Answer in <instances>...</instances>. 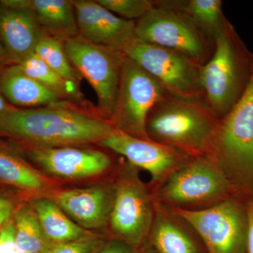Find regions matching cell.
I'll return each mask as SVG.
<instances>
[{"label":"cell","mask_w":253,"mask_h":253,"mask_svg":"<svg viewBox=\"0 0 253 253\" xmlns=\"http://www.w3.org/2000/svg\"><path fill=\"white\" fill-rule=\"evenodd\" d=\"M163 2L185 14L214 40L227 21L223 14L221 0H163Z\"/></svg>","instance_id":"cell-21"},{"label":"cell","mask_w":253,"mask_h":253,"mask_svg":"<svg viewBox=\"0 0 253 253\" xmlns=\"http://www.w3.org/2000/svg\"><path fill=\"white\" fill-rule=\"evenodd\" d=\"M138 253H157L154 251V249L150 246L149 243H145L143 246H141L139 249Z\"/></svg>","instance_id":"cell-34"},{"label":"cell","mask_w":253,"mask_h":253,"mask_svg":"<svg viewBox=\"0 0 253 253\" xmlns=\"http://www.w3.org/2000/svg\"><path fill=\"white\" fill-rule=\"evenodd\" d=\"M72 1L79 36L86 41L123 51L136 39V21L118 17L97 1Z\"/></svg>","instance_id":"cell-13"},{"label":"cell","mask_w":253,"mask_h":253,"mask_svg":"<svg viewBox=\"0 0 253 253\" xmlns=\"http://www.w3.org/2000/svg\"><path fill=\"white\" fill-rule=\"evenodd\" d=\"M206 156L220 168L236 196L253 197V63L247 89L218 121Z\"/></svg>","instance_id":"cell-3"},{"label":"cell","mask_w":253,"mask_h":253,"mask_svg":"<svg viewBox=\"0 0 253 253\" xmlns=\"http://www.w3.org/2000/svg\"><path fill=\"white\" fill-rule=\"evenodd\" d=\"M35 53L61 77L79 85L83 78L68 59L62 42L44 33Z\"/></svg>","instance_id":"cell-24"},{"label":"cell","mask_w":253,"mask_h":253,"mask_svg":"<svg viewBox=\"0 0 253 253\" xmlns=\"http://www.w3.org/2000/svg\"><path fill=\"white\" fill-rule=\"evenodd\" d=\"M18 65L26 75L57 94L63 101L78 103L83 100L79 85L61 77L36 53Z\"/></svg>","instance_id":"cell-22"},{"label":"cell","mask_w":253,"mask_h":253,"mask_svg":"<svg viewBox=\"0 0 253 253\" xmlns=\"http://www.w3.org/2000/svg\"><path fill=\"white\" fill-rule=\"evenodd\" d=\"M28 156L44 170L66 179L97 176L113 167V160L104 151L73 146L30 147Z\"/></svg>","instance_id":"cell-14"},{"label":"cell","mask_w":253,"mask_h":253,"mask_svg":"<svg viewBox=\"0 0 253 253\" xmlns=\"http://www.w3.org/2000/svg\"><path fill=\"white\" fill-rule=\"evenodd\" d=\"M245 201L247 211L248 230L244 253H253V197L248 198Z\"/></svg>","instance_id":"cell-30"},{"label":"cell","mask_w":253,"mask_h":253,"mask_svg":"<svg viewBox=\"0 0 253 253\" xmlns=\"http://www.w3.org/2000/svg\"><path fill=\"white\" fill-rule=\"evenodd\" d=\"M148 243L157 253H208L194 226L175 210L156 201Z\"/></svg>","instance_id":"cell-15"},{"label":"cell","mask_w":253,"mask_h":253,"mask_svg":"<svg viewBox=\"0 0 253 253\" xmlns=\"http://www.w3.org/2000/svg\"><path fill=\"white\" fill-rule=\"evenodd\" d=\"M253 54L226 21L215 38V49L201 69L203 99L217 120L241 99L253 73Z\"/></svg>","instance_id":"cell-4"},{"label":"cell","mask_w":253,"mask_h":253,"mask_svg":"<svg viewBox=\"0 0 253 253\" xmlns=\"http://www.w3.org/2000/svg\"><path fill=\"white\" fill-rule=\"evenodd\" d=\"M0 146H1V144H0Z\"/></svg>","instance_id":"cell-38"},{"label":"cell","mask_w":253,"mask_h":253,"mask_svg":"<svg viewBox=\"0 0 253 253\" xmlns=\"http://www.w3.org/2000/svg\"><path fill=\"white\" fill-rule=\"evenodd\" d=\"M114 197L113 183L111 185L61 191L53 196L52 200L73 221L89 230L109 224Z\"/></svg>","instance_id":"cell-16"},{"label":"cell","mask_w":253,"mask_h":253,"mask_svg":"<svg viewBox=\"0 0 253 253\" xmlns=\"http://www.w3.org/2000/svg\"><path fill=\"white\" fill-rule=\"evenodd\" d=\"M0 93L11 106L20 109L44 107L64 101L26 75L18 64H8L1 68Z\"/></svg>","instance_id":"cell-19"},{"label":"cell","mask_w":253,"mask_h":253,"mask_svg":"<svg viewBox=\"0 0 253 253\" xmlns=\"http://www.w3.org/2000/svg\"><path fill=\"white\" fill-rule=\"evenodd\" d=\"M16 248L26 253H47L53 245L46 239L34 210L29 205L18 208L14 215Z\"/></svg>","instance_id":"cell-23"},{"label":"cell","mask_w":253,"mask_h":253,"mask_svg":"<svg viewBox=\"0 0 253 253\" xmlns=\"http://www.w3.org/2000/svg\"><path fill=\"white\" fill-rule=\"evenodd\" d=\"M0 179L20 189L36 191L44 187L38 173L17 158L0 149Z\"/></svg>","instance_id":"cell-25"},{"label":"cell","mask_w":253,"mask_h":253,"mask_svg":"<svg viewBox=\"0 0 253 253\" xmlns=\"http://www.w3.org/2000/svg\"><path fill=\"white\" fill-rule=\"evenodd\" d=\"M11 104L8 102L7 100L5 99L4 96L0 93V113L4 112L6 110L11 108Z\"/></svg>","instance_id":"cell-33"},{"label":"cell","mask_w":253,"mask_h":253,"mask_svg":"<svg viewBox=\"0 0 253 253\" xmlns=\"http://www.w3.org/2000/svg\"><path fill=\"white\" fill-rule=\"evenodd\" d=\"M34 210L46 239L54 245L66 244L94 236L76 224L52 199L32 200Z\"/></svg>","instance_id":"cell-20"},{"label":"cell","mask_w":253,"mask_h":253,"mask_svg":"<svg viewBox=\"0 0 253 253\" xmlns=\"http://www.w3.org/2000/svg\"><path fill=\"white\" fill-rule=\"evenodd\" d=\"M8 64H11V63H9L4 49L0 42V66H4Z\"/></svg>","instance_id":"cell-32"},{"label":"cell","mask_w":253,"mask_h":253,"mask_svg":"<svg viewBox=\"0 0 253 253\" xmlns=\"http://www.w3.org/2000/svg\"><path fill=\"white\" fill-rule=\"evenodd\" d=\"M0 4L26 10L36 17L42 29L64 42L79 36L76 11L68 0H1Z\"/></svg>","instance_id":"cell-18"},{"label":"cell","mask_w":253,"mask_h":253,"mask_svg":"<svg viewBox=\"0 0 253 253\" xmlns=\"http://www.w3.org/2000/svg\"><path fill=\"white\" fill-rule=\"evenodd\" d=\"M167 93L161 83L126 56L110 121L116 130L149 139L146 131L148 116L154 105Z\"/></svg>","instance_id":"cell-9"},{"label":"cell","mask_w":253,"mask_h":253,"mask_svg":"<svg viewBox=\"0 0 253 253\" xmlns=\"http://www.w3.org/2000/svg\"><path fill=\"white\" fill-rule=\"evenodd\" d=\"M1 67H2V66H0V70H1Z\"/></svg>","instance_id":"cell-37"},{"label":"cell","mask_w":253,"mask_h":253,"mask_svg":"<svg viewBox=\"0 0 253 253\" xmlns=\"http://www.w3.org/2000/svg\"><path fill=\"white\" fill-rule=\"evenodd\" d=\"M155 201L180 211H204L236 196L220 168L207 156L191 157L154 192Z\"/></svg>","instance_id":"cell-5"},{"label":"cell","mask_w":253,"mask_h":253,"mask_svg":"<svg viewBox=\"0 0 253 253\" xmlns=\"http://www.w3.org/2000/svg\"><path fill=\"white\" fill-rule=\"evenodd\" d=\"M6 208H12L11 201L6 198L0 196V210Z\"/></svg>","instance_id":"cell-35"},{"label":"cell","mask_w":253,"mask_h":253,"mask_svg":"<svg viewBox=\"0 0 253 253\" xmlns=\"http://www.w3.org/2000/svg\"><path fill=\"white\" fill-rule=\"evenodd\" d=\"M99 144L126 158L134 167L147 171L151 175L149 186L153 194L191 158L151 139H140L118 130Z\"/></svg>","instance_id":"cell-12"},{"label":"cell","mask_w":253,"mask_h":253,"mask_svg":"<svg viewBox=\"0 0 253 253\" xmlns=\"http://www.w3.org/2000/svg\"><path fill=\"white\" fill-rule=\"evenodd\" d=\"M11 214H12V208H6L0 210V230L11 219Z\"/></svg>","instance_id":"cell-31"},{"label":"cell","mask_w":253,"mask_h":253,"mask_svg":"<svg viewBox=\"0 0 253 253\" xmlns=\"http://www.w3.org/2000/svg\"><path fill=\"white\" fill-rule=\"evenodd\" d=\"M115 197L109 224L111 239L125 241L136 249L147 242L155 214L152 190L129 164L120 170L114 183Z\"/></svg>","instance_id":"cell-7"},{"label":"cell","mask_w":253,"mask_h":253,"mask_svg":"<svg viewBox=\"0 0 253 253\" xmlns=\"http://www.w3.org/2000/svg\"><path fill=\"white\" fill-rule=\"evenodd\" d=\"M15 253H26L23 252V251H19V250L17 249V250H16V252H15Z\"/></svg>","instance_id":"cell-36"},{"label":"cell","mask_w":253,"mask_h":253,"mask_svg":"<svg viewBox=\"0 0 253 253\" xmlns=\"http://www.w3.org/2000/svg\"><path fill=\"white\" fill-rule=\"evenodd\" d=\"M113 14H118L129 21H136L154 7L156 1L151 0H97Z\"/></svg>","instance_id":"cell-26"},{"label":"cell","mask_w":253,"mask_h":253,"mask_svg":"<svg viewBox=\"0 0 253 253\" xmlns=\"http://www.w3.org/2000/svg\"><path fill=\"white\" fill-rule=\"evenodd\" d=\"M16 250L14 219H10L0 230V253H15Z\"/></svg>","instance_id":"cell-28"},{"label":"cell","mask_w":253,"mask_h":253,"mask_svg":"<svg viewBox=\"0 0 253 253\" xmlns=\"http://www.w3.org/2000/svg\"><path fill=\"white\" fill-rule=\"evenodd\" d=\"M44 33L30 11L0 4V42L11 64L35 54Z\"/></svg>","instance_id":"cell-17"},{"label":"cell","mask_w":253,"mask_h":253,"mask_svg":"<svg viewBox=\"0 0 253 253\" xmlns=\"http://www.w3.org/2000/svg\"><path fill=\"white\" fill-rule=\"evenodd\" d=\"M219 120L204 99H189L167 93L146 120L148 138L189 157L206 156Z\"/></svg>","instance_id":"cell-2"},{"label":"cell","mask_w":253,"mask_h":253,"mask_svg":"<svg viewBox=\"0 0 253 253\" xmlns=\"http://www.w3.org/2000/svg\"><path fill=\"white\" fill-rule=\"evenodd\" d=\"M116 131L99 113L69 101L33 109L11 106L0 113V136L22 141L30 147L99 143Z\"/></svg>","instance_id":"cell-1"},{"label":"cell","mask_w":253,"mask_h":253,"mask_svg":"<svg viewBox=\"0 0 253 253\" xmlns=\"http://www.w3.org/2000/svg\"><path fill=\"white\" fill-rule=\"evenodd\" d=\"M139 249H136L130 244L116 239H109L96 253H138Z\"/></svg>","instance_id":"cell-29"},{"label":"cell","mask_w":253,"mask_h":253,"mask_svg":"<svg viewBox=\"0 0 253 253\" xmlns=\"http://www.w3.org/2000/svg\"><path fill=\"white\" fill-rule=\"evenodd\" d=\"M73 67L97 96V111L110 121L119 89L126 56L120 50L92 44L78 36L63 42Z\"/></svg>","instance_id":"cell-8"},{"label":"cell","mask_w":253,"mask_h":253,"mask_svg":"<svg viewBox=\"0 0 253 253\" xmlns=\"http://www.w3.org/2000/svg\"><path fill=\"white\" fill-rule=\"evenodd\" d=\"M106 240L97 236L66 243L53 245L47 253H96Z\"/></svg>","instance_id":"cell-27"},{"label":"cell","mask_w":253,"mask_h":253,"mask_svg":"<svg viewBox=\"0 0 253 253\" xmlns=\"http://www.w3.org/2000/svg\"><path fill=\"white\" fill-rule=\"evenodd\" d=\"M123 52L161 83L169 94L184 99H203V66L184 55L137 38Z\"/></svg>","instance_id":"cell-10"},{"label":"cell","mask_w":253,"mask_h":253,"mask_svg":"<svg viewBox=\"0 0 253 253\" xmlns=\"http://www.w3.org/2000/svg\"><path fill=\"white\" fill-rule=\"evenodd\" d=\"M174 210L194 226L208 253H245L248 217L242 198L233 196L204 211Z\"/></svg>","instance_id":"cell-11"},{"label":"cell","mask_w":253,"mask_h":253,"mask_svg":"<svg viewBox=\"0 0 253 253\" xmlns=\"http://www.w3.org/2000/svg\"><path fill=\"white\" fill-rule=\"evenodd\" d=\"M138 39L172 50L201 66L208 62L215 49V40L208 36L185 14L169 7L163 0L136 21Z\"/></svg>","instance_id":"cell-6"}]
</instances>
